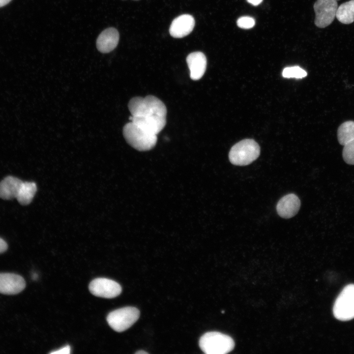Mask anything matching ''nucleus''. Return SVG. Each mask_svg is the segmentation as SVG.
<instances>
[{"label":"nucleus","instance_id":"14","mask_svg":"<svg viewBox=\"0 0 354 354\" xmlns=\"http://www.w3.org/2000/svg\"><path fill=\"white\" fill-rule=\"evenodd\" d=\"M22 183L17 177H6L0 182V198L4 200L16 198Z\"/></svg>","mask_w":354,"mask_h":354},{"label":"nucleus","instance_id":"3","mask_svg":"<svg viewBox=\"0 0 354 354\" xmlns=\"http://www.w3.org/2000/svg\"><path fill=\"white\" fill-rule=\"evenodd\" d=\"M235 343L229 336L219 332H208L199 340V346L206 354H225L234 349Z\"/></svg>","mask_w":354,"mask_h":354},{"label":"nucleus","instance_id":"18","mask_svg":"<svg viewBox=\"0 0 354 354\" xmlns=\"http://www.w3.org/2000/svg\"><path fill=\"white\" fill-rule=\"evenodd\" d=\"M307 72L298 66L287 67L282 72V76L285 78H295L300 79L307 76Z\"/></svg>","mask_w":354,"mask_h":354},{"label":"nucleus","instance_id":"26","mask_svg":"<svg viewBox=\"0 0 354 354\" xmlns=\"http://www.w3.org/2000/svg\"><path fill=\"white\" fill-rule=\"evenodd\" d=\"M37 277V275L35 273V274H34L33 275V276H32V278H33V279H36Z\"/></svg>","mask_w":354,"mask_h":354},{"label":"nucleus","instance_id":"11","mask_svg":"<svg viewBox=\"0 0 354 354\" xmlns=\"http://www.w3.org/2000/svg\"><path fill=\"white\" fill-rule=\"evenodd\" d=\"M300 206V201L298 197L294 194H289L278 201L276 210L281 217L290 218L297 213Z\"/></svg>","mask_w":354,"mask_h":354},{"label":"nucleus","instance_id":"22","mask_svg":"<svg viewBox=\"0 0 354 354\" xmlns=\"http://www.w3.org/2000/svg\"><path fill=\"white\" fill-rule=\"evenodd\" d=\"M8 248L6 241L0 237V253L4 252Z\"/></svg>","mask_w":354,"mask_h":354},{"label":"nucleus","instance_id":"13","mask_svg":"<svg viewBox=\"0 0 354 354\" xmlns=\"http://www.w3.org/2000/svg\"><path fill=\"white\" fill-rule=\"evenodd\" d=\"M119 33L114 28H109L98 36L96 40V47L102 53H108L116 48L119 41Z\"/></svg>","mask_w":354,"mask_h":354},{"label":"nucleus","instance_id":"23","mask_svg":"<svg viewBox=\"0 0 354 354\" xmlns=\"http://www.w3.org/2000/svg\"><path fill=\"white\" fill-rule=\"evenodd\" d=\"M263 0H247V2L254 6L260 4Z\"/></svg>","mask_w":354,"mask_h":354},{"label":"nucleus","instance_id":"17","mask_svg":"<svg viewBox=\"0 0 354 354\" xmlns=\"http://www.w3.org/2000/svg\"><path fill=\"white\" fill-rule=\"evenodd\" d=\"M337 139L343 146L354 140V121H347L340 125L337 130Z\"/></svg>","mask_w":354,"mask_h":354},{"label":"nucleus","instance_id":"21","mask_svg":"<svg viewBox=\"0 0 354 354\" xmlns=\"http://www.w3.org/2000/svg\"><path fill=\"white\" fill-rule=\"evenodd\" d=\"M70 347L69 345L65 346L59 349L52 351L50 354H69L70 353Z\"/></svg>","mask_w":354,"mask_h":354},{"label":"nucleus","instance_id":"8","mask_svg":"<svg viewBox=\"0 0 354 354\" xmlns=\"http://www.w3.org/2000/svg\"><path fill=\"white\" fill-rule=\"evenodd\" d=\"M89 290L95 296L107 298L115 297L121 292V287L118 283L105 278L93 280L89 285Z\"/></svg>","mask_w":354,"mask_h":354},{"label":"nucleus","instance_id":"25","mask_svg":"<svg viewBox=\"0 0 354 354\" xmlns=\"http://www.w3.org/2000/svg\"><path fill=\"white\" fill-rule=\"evenodd\" d=\"M135 354H148V352L144 351V350H140V351H139L136 352L135 353Z\"/></svg>","mask_w":354,"mask_h":354},{"label":"nucleus","instance_id":"9","mask_svg":"<svg viewBox=\"0 0 354 354\" xmlns=\"http://www.w3.org/2000/svg\"><path fill=\"white\" fill-rule=\"evenodd\" d=\"M26 287L24 279L12 273H0V293L15 295L22 292Z\"/></svg>","mask_w":354,"mask_h":354},{"label":"nucleus","instance_id":"4","mask_svg":"<svg viewBox=\"0 0 354 354\" xmlns=\"http://www.w3.org/2000/svg\"><path fill=\"white\" fill-rule=\"evenodd\" d=\"M260 148L254 140L246 139L234 145L230 149L229 158L234 165L245 166L255 160L259 156Z\"/></svg>","mask_w":354,"mask_h":354},{"label":"nucleus","instance_id":"12","mask_svg":"<svg viewBox=\"0 0 354 354\" xmlns=\"http://www.w3.org/2000/svg\"><path fill=\"white\" fill-rule=\"evenodd\" d=\"M186 62L190 70V78L193 80L201 79L206 68V58L202 52L190 53L186 58Z\"/></svg>","mask_w":354,"mask_h":354},{"label":"nucleus","instance_id":"7","mask_svg":"<svg viewBox=\"0 0 354 354\" xmlns=\"http://www.w3.org/2000/svg\"><path fill=\"white\" fill-rule=\"evenodd\" d=\"M337 8L336 0H317L314 4L316 26L324 28L331 24L336 17Z\"/></svg>","mask_w":354,"mask_h":354},{"label":"nucleus","instance_id":"1","mask_svg":"<svg viewBox=\"0 0 354 354\" xmlns=\"http://www.w3.org/2000/svg\"><path fill=\"white\" fill-rule=\"evenodd\" d=\"M130 121L145 129L158 134L166 123L167 109L159 98L152 95L135 97L128 103Z\"/></svg>","mask_w":354,"mask_h":354},{"label":"nucleus","instance_id":"27","mask_svg":"<svg viewBox=\"0 0 354 354\" xmlns=\"http://www.w3.org/2000/svg\"></svg>","mask_w":354,"mask_h":354},{"label":"nucleus","instance_id":"20","mask_svg":"<svg viewBox=\"0 0 354 354\" xmlns=\"http://www.w3.org/2000/svg\"><path fill=\"white\" fill-rule=\"evenodd\" d=\"M236 24L237 26L240 28L249 29L254 26L255 21L252 17L242 16L237 19Z\"/></svg>","mask_w":354,"mask_h":354},{"label":"nucleus","instance_id":"2","mask_svg":"<svg viewBox=\"0 0 354 354\" xmlns=\"http://www.w3.org/2000/svg\"><path fill=\"white\" fill-rule=\"evenodd\" d=\"M123 135L126 142L139 151L152 149L157 142V134L151 133L130 121L123 128Z\"/></svg>","mask_w":354,"mask_h":354},{"label":"nucleus","instance_id":"10","mask_svg":"<svg viewBox=\"0 0 354 354\" xmlns=\"http://www.w3.org/2000/svg\"><path fill=\"white\" fill-rule=\"evenodd\" d=\"M195 23L192 16L189 14L180 15L172 21L169 29L170 33L174 38H182L191 32Z\"/></svg>","mask_w":354,"mask_h":354},{"label":"nucleus","instance_id":"24","mask_svg":"<svg viewBox=\"0 0 354 354\" xmlns=\"http://www.w3.org/2000/svg\"><path fill=\"white\" fill-rule=\"evenodd\" d=\"M11 0H0V7L8 3Z\"/></svg>","mask_w":354,"mask_h":354},{"label":"nucleus","instance_id":"16","mask_svg":"<svg viewBox=\"0 0 354 354\" xmlns=\"http://www.w3.org/2000/svg\"><path fill=\"white\" fill-rule=\"evenodd\" d=\"M336 17L343 24L352 23L354 21V0L341 4L337 8Z\"/></svg>","mask_w":354,"mask_h":354},{"label":"nucleus","instance_id":"6","mask_svg":"<svg viewBox=\"0 0 354 354\" xmlns=\"http://www.w3.org/2000/svg\"><path fill=\"white\" fill-rule=\"evenodd\" d=\"M139 310L134 307H125L110 312L107 317L109 325L117 332L130 327L139 319Z\"/></svg>","mask_w":354,"mask_h":354},{"label":"nucleus","instance_id":"5","mask_svg":"<svg viewBox=\"0 0 354 354\" xmlns=\"http://www.w3.org/2000/svg\"><path fill=\"white\" fill-rule=\"evenodd\" d=\"M334 316L347 321L354 318V284L345 286L336 298L333 307Z\"/></svg>","mask_w":354,"mask_h":354},{"label":"nucleus","instance_id":"15","mask_svg":"<svg viewBox=\"0 0 354 354\" xmlns=\"http://www.w3.org/2000/svg\"><path fill=\"white\" fill-rule=\"evenodd\" d=\"M37 190V186L33 182H23L16 197L22 205H28L32 201Z\"/></svg>","mask_w":354,"mask_h":354},{"label":"nucleus","instance_id":"19","mask_svg":"<svg viewBox=\"0 0 354 354\" xmlns=\"http://www.w3.org/2000/svg\"><path fill=\"white\" fill-rule=\"evenodd\" d=\"M342 155L345 162L354 165V140L344 145Z\"/></svg>","mask_w":354,"mask_h":354}]
</instances>
